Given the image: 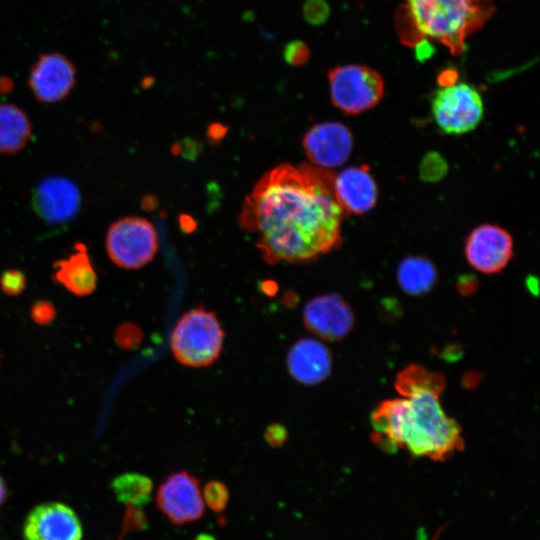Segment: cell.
I'll return each instance as SVG.
<instances>
[{
	"label": "cell",
	"mask_w": 540,
	"mask_h": 540,
	"mask_svg": "<svg viewBox=\"0 0 540 540\" xmlns=\"http://www.w3.org/2000/svg\"><path fill=\"white\" fill-rule=\"evenodd\" d=\"M333 179L324 168L287 163L260 178L246 197L239 224L256 235L267 263H309L340 246L345 212L335 199Z\"/></svg>",
	"instance_id": "cell-1"
},
{
	"label": "cell",
	"mask_w": 540,
	"mask_h": 540,
	"mask_svg": "<svg viewBox=\"0 0 540 540\" xmlns=\"http://www.w3.org/2000/svg\"><path fill=\"white\" fill-rule=\"evenodd\" d=\"M444 376L412 365L401 371L395 387L402 397L383 401L372 413L373 439L387 451L445 460L463 448L459 424L444 412L439 396Z\"/></svg>",
	"instance_id": "cell-2"
},
{
	"label": "cell",
	"mask_w": 540,
	"mask_h": 540,
	"mask_svg": "<svg viewBox=\"0 0 540 540\" xmlns=\"http://www.w3.org/2000/svg\"><path fill=\"white\" fill-rule=\"evenodd\" d=\"M495 11L493 0H406L396 14V28L406 45L433 40L454 56L465 50V40Z\"/></svg>",
	"instance_id": "cell-3"
},
{
	"label": "cell",
	"mask_w": 540,
	"mask_h": 540,
	"mask_svg": "<svg viewBox=\"0 0 540 540\" xmlns=\"http://www.w3.org/2000/svg\"><path fill=\"white\" fill-rule=\"evenodd\" d=\"M224 338L225 332L216 313L199 306L177 320L170 335V347L181 365L200 368L219 358Z\"/></svg>",
	"instance_id": "cell-4"
},
{
	"label": "cell",
	"mask_w": 540,
	"mask_h": 540,
	"mask_svg": "<svg viewBox=\"0 0 540 540\" xmlns=\"http://www.w3.org/2000/svg\"><path fill=\"white\" fill-rule=\"evenodd\" d=\"M332 104L347 115L375 107L384 95V81L378 71L364 65L346 64L328 72Z\"/></svg>",
	"instance_id": "cell-5"
},
{
	"label": "cell",
	"mask_w": 540,
	"mask_h": 540,
	"mask_svg": "<svg viewBox=\"0 0 540 540\" xmlns=\"http://www.w3.org/2000/svg\"><path fill=\"white\" fill-rule=\"evenodd\" d=\"M105 248L111 261L124 269L150 263L158 250V237L147 219L129 216L113 222L106 233Z\"/></svg>",
	"instance_id": "cell-6"
},
{
	"label": "cell",
	"mask_w": 540,
	"mask_h": 540,
	"mask_svg": "<svg viewBox=\"0 0 540 540\" xmlns=\"http://www.w3.org/2000/svg\"><path fill=\"white\" fill-rule=\"evenodd\" d=\"M431 111L437 126L444 133L462 135L474 130L482 121L484 104L474 86L454 82L434 92Z\"/></svg>",
	"instance_id": "cell-7"
},
{
	"label": "cell",
	"mask_w": 540,
	"mask_h": 540,
	"mask_svg": "<svg viewBox=\"0 0 540 540\" xmlns=\"http://www.w3.org/2000/svg\"><path fill=\"white\" fill-rule=\"evenodd\" d=\"M156 504L174 525L198 521L205 513L200 480L187 470L172 472L159 485Z\"/></svg>",
	"instance_id": "cell-8"
},
{
	"label": "cell",
	"mask_w": 540,
	"mask_h": 540,
	"mask_svg": "<svg viewBox=\"0 0 540 540\" xmlns=\"http://www.w3.org/2000/svg\"><path fill=\"white\" fill-rule=\"evenodd\" d=\"M78 186L65 176L41 179L32 192V207L46 224L62 225L72 221L81 208Z\"/></svg>",
	"instance_id": "cell-9"
},
{
	"label": "cell",
	"mask_w": 540,
	"mask_h": 540,
	"mask_svg": "<svg viewBox=\"0 0 540 540\" xmlns=\"http://www.w3.org/2000/svg\"><path fill=\"white\" fill-rule=\"evenodd\" d=\"M76 83L73 62L59 52L39 56L31 67L28 86L37 101L52 104L66 98Z\"/></svg>",
	"instance_id": "cell-10"
},
{
	"label": "cell",
	"mask_w": 540,
	"mask_h": 540,
	"mask_svg": "<svg viewBox=\"0 0 540 540\" xmlns=\"http://www.w3.org/2000/svg\"><path fill=\"white\" fill-rule=\"evenodd\" d=\"M464 252L469 264L476 270L493 274L503 270L513 257V239L504 228L482 224L471 231Z\"/></svg>",
	"instance_id": "cell-11"
},
{
	"label": "cell",
	"mask_w": 540,
	"mask_h": 540,
	"mask_svg": "<svg viewBox=\"0 0 540 540\" xmlns=\"http://www.w3.org/2000/svg\"><path fill=\"white\" fill-rule=\"evenodd\" d=\"M302 143L311 163L329 169L339 167L348 160L354 141L347 126L336 121H326L310 128Z\"/></svg>",
	"instance_id": "cell-12"
},
{
	"label": "cell",
	"mask_w": 540,
	"mask_h": 540,
	"mask_svg": "<svg viewBox=\"0 0 540 540\" xmlns=\"http://www.w3.org/2000/svg\"><path fill=\"white\" fill-rule=\"evenodd\" d=\"M308 331L326 341H339L353 328L354 314L349 304L336 293L309 300L303 309Z\"/></svg>",
	"instance_id": "cell-13"
},
{
	"label": "cell",
	"mask_w": 540,
	"mask_h": 540,
	"mask_svg": "<svg viewBox=\"0 0 540 540\" xmlns=\"http://www.w3.org/2000/svg\"><path fill=\"white\" fill-rule=\"evenodd\" d=\"M82 526L75 512L63 503L35 507L27 516L24 540H81Z\"/></svg>",
	"instance_id": "cell-14"
},
{
	"label": "cell",
	"mask_w": 540,
	"mask_h": 540,
	"mask_svg": "<svg viewBox=\"0 0 540 540\" xmlns=\"http://www.w3.org/2000/svg\"><path fill=\"white\" fill-rule=\"evenodd\" d=\"M333 193L345 214L367 213L378 199L377 184L366 165L346 168L334 176Z\"/></svg>",
	"instance_id": "cell-15"
},
{
	"label": "cell",
	"mask_w": 540,
	"mask_h": 540,
	"mask_svg": "<svg viewBox=\"0 0 540 540\" xmlns=\"http://www.w3.org/2000/svg\"><path fill=\"white\" fill-rule=\"evenodd\" d=\"M286 365L290 375L304 385H316L324 381L332 369L329 349L313 338H301L288 350Z\"/></svg>",
	"instance_id": "cell-16"
},
{
	"label": "cell",
	"mask_w": 540,
	"mask_h": 540,
	"mask_svg": "<svg viewBox=\"0 0 540 540\" xmlns=\"http://www.w3.org/2000/svg\"><path fill=\"white\" fill-rule=\"evenodd\" d=\"M52 279L76 296L94 292L97 274L84 243L76 242L66 258L53 263Z\"/></svg>",
	"instance_id": "cell-17"
},
{
	"label": "cell",
	"mask_w": 540,
	"mask_h": 540,
	"mask_svg": "<svg viewBox=\"0 0 540 540\" xmlns=\"http://www.w3.org/2000/svg\"><path fill=\"white\" fill-rule=\"evenodd\" d=\"M32 135V124L24 110L13 103L0 104V154L21 151Z\"/></svg>",
	"instance_id": "cell-18"
},
{
	"label": "cell",
	"mask_w": 540,
	"mask_h": 540,
	"mask_svg": "<svg viewBox=\"0 0 540 540\" xmlns=\"http://www.w3.org/2000/svg\"><path fill=\"white\" fill-rule=\"evenodd\" d=\"M397 281L404 292L419 296L430 291L437 281V270L424 256H409L397 268Z\"/></svg>",
	"instance_id": "cell-19"
},
{
	"label": "cell",
	"mask_w": 540,
	"mask_h": 540,
	"mask_svg": "<svg viewBox=\"0 0 540 540\" xmlns=\"http://www.w3.org/2000/svg\"><path fill=\"white\" fill-rule=\"evenodd\" d=\"M152 487L151 479L139 473H124L112 482V489L117 499L133 506L147 503Z\"/></svg>",
	"instance_id": "cell-20"
},
{
	"label": "cell",
	"mask_w": 540,
	"mask_h": 540,
	"mask_svg": "<svg viewBox=\"0 0 540 540\" xmlns=\"http://www.w3.org/2000/svg\"><path fill=\"white\" fill-rule=\"evenodd\" d=\"M205 506L213 512H222L229 502V489L219 480L208 481L202 491Z\"/></svg>",
	"instance_id": "cell-21"
},
{
	"label": "cell",
	"mask_w": 540,
	"mask_h": 540,
	"mask_svg": "<svg viewBox=\"0 0 540 540\" xmlns=\"http://www.w3.org/2000/svg\"><path fill=\"white\" fill-rule=\"evenodd\" d=\"M26 276L18 269H7L0 275V288L8 296H18L26 288Z\"/></svg>",
	"instance_id": "cell-22"
},
{
	"label": "cell",
	"mask_w": 540,
	"mask_h": 540,
	"mask_svg": "<svg viewBox=\"0 0 540 540\" xmlns=\"http://www.w3.org/2000/svg\"><path fill=\"white\" fill-rule=\"evenodd\" d=\"M143 334L139 326L133 323H124L119 326L115 333L117 344L125 350L137 348L142 342Z\"/></svg>",
	"instance_id": "cell-23"
},
{
	"label": "cell",
	"mask_w": 540,
	"mask_h": 540,
	"mask_svg": "<svg viewBox=\"0 0 540 540\" xmlns=\"http://www.w3.org/2000/svg\"><path fill=\"white\" fill-rule=\"evenodd\" d=\"M283 57L291 66H302L308 62L310 50L303 41L293 40L284 46Z\"/></svg>",
	"instance_id": "cell-24"
},
{
	"label": "cell",
	"mask_w": 540,
	"mask_h": 540,
	"mask_svg": "<svg viewBox=\"0 0 540 540\" xmlns=\"http://www.w3.org/2000/svg\"><path fill=\"white\" fill-rule=\"evenodd\" d=\"M446 170L445 161L436 153L427 154L420 168L421 176L426 180H438Z\"/></svg>",
	"instance_id": "cell-25"
},
{
	"label": "cell",
	"mask_w": 540,
	"mask_h": 540,
	"mask_svg": "<svg viewBox=\"0 0 540 540\" xmlns=\"http://www.w3.org/2000/svg\"><path fill=\"white\" fill-rule=\"evenodd\" d=\"M306 21L313 25L322 24L329 15V6L324 0H307L303 6Z\"/></svg>",
	"instance_id": "cell-26"
},
{
	"label": "cell",
	"mask_w": 540,
	"mask_h": 540,
	"mask_svg": "<svg viewBox=\"0 0 540 540\" xmlns=\"http://www.w3.org/2000/svg\"><path fill=\"white\" fill-rule=\"evenodd\" d=\"M30 314L35 323L39 325H48L54 320L56 310L51 302L40 300L33 304Z\"/></svg>",
	"instance_id": "cell-27"
},
{
	"label": "cell",
	"mask_w": 540,
	"mask_h": 540,
	"mask_svg": "<svg viewBox=\"0 0 540 540\" xmlns=\"http://www.w3.org/2000/svg\"><path fill=\"white\" fill-rule=\"evenodd\" d=\"M287 438V428L281 423H272L268 425L264 431V439L266 443L273 448L283 446Z\"/></svg>",
	"instance_id": "cell-28"
},
{
	"label": "cell",
	"mask_w": 540,
	"mask_h": 540,
	"mask_svg": "<svg viewBox=\"0 0 540 540\" xmlns=\"http://www.w3.org/2000/svg\"><path fill=\"white\" fill-rule=\"evenodd\" d=\"M260 290L267 296H273L277 293L278 285L273 280H265L261 282Z\"/></svg>",
	"instance_id": "cell-29"
},
{
	"label": "cell",
	"mask_w": 540,
	"mask_h": 540,
	"mask_svg": "<svg viewBox=\"0 0 540 540\" xmlns=\"http://www.w3.org/2000/svg\"><path fill=\"white\" fill-rule=\"evenodd\" d=\"M282 302L285 306L293 308L298 303V295L292 291H289L284 295Z\"/></svg>",
	"instance_id": "cell-30"
},
{
	"label": "cell",
	"mask_w": 540,
	"mask_h": 540,
	"mask_svg": "<svg viewBox=\"0 0 540 540\" xmlns=\"http://www.w3.org/2000/svg\"><path fill=\"white\" fill-rule=\"evenodd\" d=\"M12 82L10 79H0V91L2 93H6L11 90L12 88Z\"/></svg>",
	"instance_id": "cell-31"
},
{
	"label": "cell",
	"mask_w": 540,
	"mask_h": 540,
	"mask_svg": "<svg viewBox=\"0 0 540 540\" xmlns=\"http://www.w3.org/2000/svg\"><path fill=\"white\" fill-rule=\"evenodd\" d=\"M7 496V488L3 478L0 476V505L5 501Z\"/></svg>",
	"instance_id": "cell-32"
},
{
	"label": "cell",
	"mask_w": 540,
	"mask_h": 540,
	"mask_svg": "<svg viewBox=\"0 0 540 540\" xmlns=\"http://www.w3.org/2000/svg\"><path fill=\"white\" fill-rule=\"evenodd\" d=\"M194 540H216V538L208 533H201L195 536Z\"/></svg>",
	"instance_id": "cell-33"
}]
</instances>
